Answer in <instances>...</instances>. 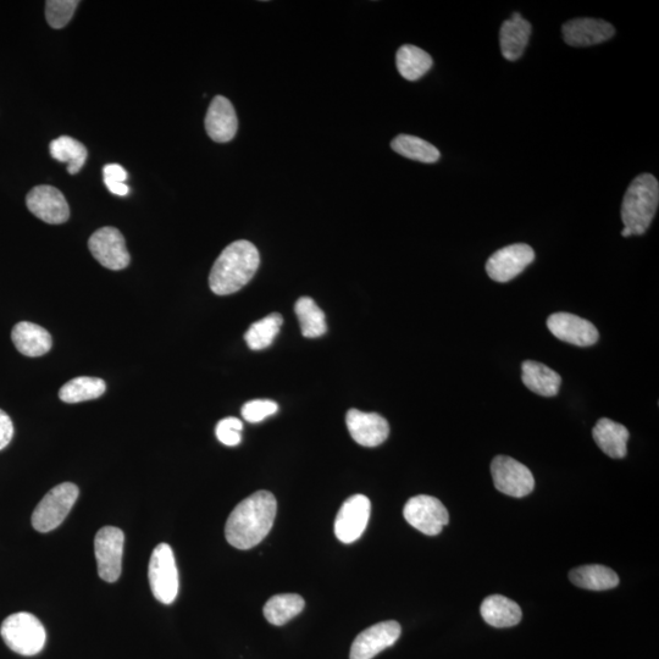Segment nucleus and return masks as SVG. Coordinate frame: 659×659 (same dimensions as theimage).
I'll return each instance as SVG.
<instances>
[{
	"label": "nucleus",
	"instance_id": "nucleus-1",
	"mask_svg": "<svg viewBox=\"0 0 659 659\" xmlns=\"http://www.w3.org/2000/svg\"><path fill=\"white\" fill-rule=\"evenodd\" d=\"M278 502L269 491H258L232 511L225 526L227 542L237 550H251L273 529Z\"/></svg>",
	"mask_w": 659,
	"mask_h": 659
},
{
	"label": "nucleus",
	"instance_id": "nucleus-2",
	"mask_svg": "<svg viewBox=\"0 0 659 659\" xmlns=\"http://www.w3.org/2000/svg\"><path fill=\"white\" fill-rule=\"evenodd\" d=\"M259 264V252L252 242L240 240L231 243L210 271V290L218 296L232 295L242 290L256 275Z\"/></svg>",
	"mask_w": 659,
	"mask_h": 659
},
{
	"label": "nucleus",
	"instance_id": "nucleus-3",
	"mask_svg": "<svg viewBox=\"0 0 659 659\" xmlns=\"http://www.w3.org/2000/svg\"><path fill=\"white\" fill-rule=\"evenodd\" d=\"M659 184L655 176L641 174L631 182L622 204V221L631 235H644L657 213Z\"/></svg>",
	"mask_w": 659,
	"mask_h": 659
},
{
	"label": "nucleus",
	"instance_id": "nucleus-4",
	"mask_svg": "<svg viewBox=\"0 0 659 659\" xmlns=\"http://www.w3.org/2000/svg\"><path fill=\"white\" fill-rule=\"evenodd\" d=\"M0 635L11 651L27 657L38 655L47 641L41 620L27 612L14 613L5 619Z\"/></svg>",
	"mask_w": 659,
	"mask_h": 659
},
{
	"label": "nucleus",
	"instance_id": "nucleus-5",
	"mask_svg": "<svg viewBox=\"0 0 659 659\" xmlns=\"http://www.w3.org/2000/svg\"><path fill=\"white\" fill-rule=\"evenodd\" d=\"M80 490L75 484L64 483L53 487L32 514V525L38 533H49L64 522L73 509Z\"/></svg>",
	"mask_w": 659,
	"mask_h": 659
},
{
	"label": "nucleus",
	"instance_id": "nucleus-6",
	"mask_svg": "<svg viewBox=\"0 0 659 659\" xmlns=\"http://www.w3.org/2000/svg\"><path fill=\"white\" fill-rule=\"evenodd\" d=\"M149 584L153 595L164 605H171L179 595V570H177L173 548L159 544L154 548L149 561Z\"/></svg>",
	"mask_w": 659,
	"mask_h": 659
},
{
	"label": "nucleus",
	"instance_id": "nucleus-7",
	"mask_svg": "<svg viewBox=\"0 0 659 659\" xmlns=\"http://www.w3.org/2000/svg\"><path fill=\"white\" fill-rule=\"evenodd\" d=\"M125 535L115 526H104L94 539L98 574L107 583H115L123 569Z\"/></svg>",
	"mask_w": 659,
	"mask_h": 659
},
{
	"label": "nucleus",
	"instance_id": "nucleus-8",
	"mask_svg": "<svg viewBox=\"0 0 659 659\" xmlns=\"http://www.w3.org/2000/svg\"><path fill=\"white\" fill-rule=\"evenodd\" d=\"M404 519L414 529L428 536L439 535L450 522V515L440 500L428 495L414 496L403 509Z\"/></svg>",
	"mask_w": 659,
	"mask_h": 659
},
{
	"label": "nucleus",
	"instance_id": "nucleus-9",
	"mask_svg": "<svg viewBox=\"0 0 659 659\" xmlns=\"http://www.w3.org/2000/svg\"><path fill=\"white\" fill-rule=\"evenodd\" d=\"M495 487L502 494L522 498L534 491L533 473L524 464L507 456H497L491 463Z\"/></svg>",
	"mask_w": 659,
	"mask_h": 659
},
{
	"label": "nucleus",
	"instance_id": "nucleus-10",
	"mask_svg": "<svg viewBox=\"0 0 659 659\" xmlns=\"http://www.w3.org/2000/svg\"><path fill=\"white\" fill-rule=\"evenodd\" d=\"M88 248L104 268L123 270L129 267L131 257L123 234L115 227H102L91 236Z\"/></svg>",
	"mask_w": 659,
	"mask_h": 659
},
{
	"label": "nucleus",
	"instance_id": "nucleus-11",
	"mask_svg": "<svg viewBox=\"0 0 659 659\" xmlns=\"http://www.w3.org/2000/svg\"><path fill=\"white\" fill-rule=\"evenodd\" d=\"M371 512V503L367 496L348 497L340 508L335 520V535L342 544H353L361 539L367 529Z\"/></svg>",
	"mask_w": 659,
	"mask_h": 659
},
{
	"label": "nucleus",
	"instance_id": "nucleus-12",
	"mask_svg": "<svg viewBox=\"0 0 659 659\" xmlns=\"http://www.w3.org/2000/svg\"><path fill=\"white\" fill-rule=\"evenodd\" d=\"M534 249L525 243L498 249L487 260L486 273L496 282H508L517 278L534 262Z\"/></svg>",
	"mask_w": 659,
	"mask_h": 659
},
{
	"label": "nucleus",
	"instance_id": "nucleus-13",
	"mask_svg": "<svg viewBox=\"0 0 659 659\" xmlns=\"http://www.w3.org/2000/svg\"><path fill=\"white\" fill-rule=\"evenodd\" d=\"M27 208L44 223L59 225L70 218V208L62 192L53 186L32 188L26 198Z\"/></svg>",
	"mask_w": 659,
	"mask_h": 659
},
{
	"label": "nucleus",
	"instance_id": "nucleus-14",
	"mask_svg": "<svg viewBox=\"0 0 659 659\" xmlns=\"http://www.w3.org/2000/svg\"><path fill=\"white\" fill-rule=\"evenodd\" d=\"M402 633L401 625L387 620L362 631L353 641L350 659H373L396 644Z\"/></svg>",
	"mask_w": 659,
	"mask_h": 659
},
{
	"label": "nucleus",
	"instance_id": "nucleus-15",
	"mask_svg": "<svg viewBox=\"0 0 659 659\" xmlns=\"http://www.w3.org/2000/svg\"><path fill=\"white\" fill-rule=\"evenodd\" d=\"M547 328L558 340L578 347H589L598 341L596 326L589 320L569 313L552 314L547 319Z\"/></svg>",
	"mask_w": 659,
	"mask_h": 659
},
{
	"label": "nucleus",
	"instance_id": "nucleus-16",
	"mask_svg": "<svg viewBox=\"0 0 659 659\" xmlns=\"http://www.w3.org/2000/svg\"><path fill=\"white\" fill-rule=\"evenodd\" d=\"M346 423L353 440L363 447H378L390 435L389 423L378 413L351 409L347 413Z\"/></svg>",
	"mask_w": 659,
	"mask_h": 659
},
{
	"label": "nucleus",
	"instance_id": "nucleus-17",
	"mask_svg": "<svg viewBox=\"0 0 659 659\" xmlns=\"http://www.w3.org/2000/svg\"><path fill=\"white\" fill-rule=\"evenodd\" d=\"M562 33L570 47H590L611 40L616 29L605 20L581 18L566 22Z\"/></svg>",
	"mask_w": 659,
	"mask_h": 659
},
{
	"label": "nucleus",
	"instance_id": "nucleus-18",
	"mask_svg": "<svg viewBox=\"0 0 659 659\" xmlns=\"http://www.w3.org/2000/svg\"><path fill=\"white\" fill-rule=\"evenodd\" d=\"M206 130L214 142L226 143L234 140L238 130V119L234 105L229 99L217 96L210 103L206 116Z\"/></svg>",
	"mask_w": 659,
	"mask_h": 659
},
{
	"label": "nucleus",
	"instance_id": "nucleus-19",
	"mask_svg": "<svg viewBox=\"0 0 659 659\" xmlns=\"http://www.w3.org/2000/svg\"><path fill=\"white\" fill-rule=\"evenodd\" d=\"M16 350L26 357H41L51 351L53 340L51 334L42 326L22 321L11 332Z\"/></svg>",
	"mask_w": 659,
	"mask_h": 659
},
{
	"label": "nucleus",
	"instance_id": "nucleus-20",
	"mask_svg": "<svg viewBox=\"0 0 659 659\" xmlns=\"http://www.w3.org/2000/svg\"><path fill=\"white\" fill-rule=\"evenodd\" d=\"M531 25L529 21L522 18V15L514 13L512 18L503 22L500 31V44L503 57L509 62H517L522 58L526 46H528L531 35Z\"/></svg>",
	"mask_w": 659,
	"mask_h": 659
},
{
	"label": "nucleus",
	"instance_id": "nucleus-21",
	"mask_svg": "<svg viewBox=\"0 0 659 659\" xmlns=\"http://www.w3.org/2000/svg\"><path fill=\"white\" fill-rule=\"evenodd\" d=\"M592 436H594L596 445L608 457L622 459L627 456L629 431L624 425L613 422L611 419L602 418L598 420L592 430Z\"/></svg>",
	"mask_w": 659,
	"mask_h": 659
},
{
	"label": "nucleus",
	"instance_id": "nucleus-22",
	"mask_svg": "<svg viewBox=\"0 0 659 659\" xmlns=\"http://www.w3.org/2000/svg\"><path fill=\"white\" fill-rule=\"evenodd\" d=\"M485 622L494 628H511L522 620V609L509 598L492 595L485 598L480 608Z\"/></svg>",
	"mask_w": 659,
	"mask_h": 659
},
{
	"label": "nucleus",
	"instance_id": "nucleus-23",
	"mask_svg": "<svg viewBox=\"0 0 659 659\" xmlns=\"http://www.w3.org/2000/svg\"><path fill=\"white\" fill-rule=\"evenodd\" d=\"M522 380L530 391L542 397H555L561 387L562 379L555 370L534 361L522 365Z\"/></svg>",
	"mask_w": 659,
	"mask_h": 659
},
{
	"label": "nucleus",
	"instance_id": "nucleus-24",
	"mask_svg": "<svg viewBox=\"0 0 659 659\" xmlns=\"http://www.w3.org/2000/svg\"><path fill=\"white\" fill-rule=\"evenodd\" d=\"M569 579L575 586L592 591L611 590L619 584L617 573L600 564L575 568L569 573Z\"/></svg>",
	"mask_w": 659,
	"mask_h": 659
},
{
	"label": "nucleus",
	"instance_id": "nucleus-25",
	"mask_svg": "<svg viewBox=\"0 0 659 659\" xmlns=\"http://www.w3.org/2000/svg\"><path fill=\"white\" fill-rule=\"evenodd\" d=\"M433 64V58L422 48L412 46V44H404L398 49L396 65L398 73L401 74L403 79L408 81L422 79L433 68Z\"/></svg>",
	"mask_w": 659,
	"mask_h": 659
},
{
	"label": "nucleus",
	"instance_id": "nucleus-26",
	"mask_svg": "<svg viewBox=\"0 0 659 659\" xmlns=\"http://www.w3.org/2000/svg\"><path fill=\"white\" fill-rule=\"evenodd\" d=\"M306 606L303 597L297 594L275 595L265 603L263 612L265 619L275 627L289 623L291 619L301 614Z\"/></svg>",
	"mask_w": 659,
	"mask_h": 659
},
{
	"label": "nucleus",
	"instance_id": "nucleus-27",
	"mask_svg": "<svg viewBox=\"0 0 659 659\" xmlns=\"http://www.w3.org/2000/svg\"><path fill=\"white\" fill-rule=\"evenodd\" d=\"M295 312L301 324L302 334L307 339H317L328 331L325 313L313 298L301 297L296 302Z\"/></svg>",
	"mask_w": 659,
	"mask_h": 659
},
{
	"label": "nucleus",
	"instance_id": "nucleus-28",
	"mask_svg": "<svg viewBox=\"0 0 659 659\" xmlns=\"http://www.w3.org/2000/svg\"><path fill=\"white\" fill-rule=\"evenodd\" d=\"M391 148L404 158L415 160V162L434 164L441 157L439 149L422 138L411 135H400L391 142Z\"/></svg>",
	"mask_w": 659,
	"mask_h": 659
},
{
	"label": "nucleus",
	"instance_id": "nucleus-29",
	"mask_svg": "<svg viewBox=\"0 0 659 659\" xmlns=\"http://www.w3.org/2000/svg\"><path fill=\"white\" fill-rule=\"evenodd\" d=\"M107 390L102 379L80 376L65 384L59 391V398L65 403H80L101 397Z\"/></svg>",
	"mask_w": 659,
	"mask_h": 659
},
{
	"label": "nucleus",
	"instance_id": "nucleus-30",
	"mask_svg": "<svg viewBox=\"0 0 659 659\" xmlns=\"http://www.w3.org/2000/svg\"><path fill=\"white\" fill-rule=\"evenodd\" d=\"M282 324H284L282 315L273 313L249 326L245 335L248 347L253 351H262L273 345Z\"/></svg>",
	"mask_w": 659,
	"mask_h": 659
},
{
	"label": "nucleus",
	"instance_id": "nucleus-31",
	"mask_svg": "<svg viewBox=\"0 0 659 659\" xmlns=\"http://www.w3.org/2000/svg\"><path fill=\"white\" fill-rule=\"evenodd\" d=\"M51 155L60 163L68 164L69 174L75 175L83 168L87 159V149L73 137L62 136L51 143Z\"/></svg>",
	"mask_w": 659,
	"mask_h": 659
},
{
	"label": "nucleus",
	"instance_id": "nucleus-32",
	"mask_svg": "<svg viewBox=\"0 0 659 659\" xmlns=\"http://www.w3.org/2000/svg\"><path fill=\"white\" fill-rule=\"evenodd\" d=\"M77 0H48L46 3V18L53 29H63L73 19Z\"/></svg>",
	"mask_w": 659,
	"mask_h": 659
},
{
	"label": "nucleus",
	"instance_id": "nucleus-33",
	"mask_svg": "<svg viewBox=\"0 0 659 659\" xmlns=\"http://www.w3.org/2000/svg\"><path fill=\"white\" fill-rule=\"evenodd\" d=\"M278 411V403L270 400H254L247 402L241 409L243 419H245L246 422L253 424L263 422V420L278 413Z\"/></svg>",
	"mask_w": 659,
	"mask_h": 659
},
{
	"label": "nucleus",
	"instance_id": "nucleus-34",
	"mask_svg": "<svg viewBox=\"0 0 659 659\" xmlns=\"http://www.w3.org/2000/svg\"><path fill=\"white\" fill-rule=\"evenodd\" d=\"M103 175L104 184L113 195L124 197L129 193L130 188L125 184L127 173L123 166L119 164L105 165Z\"/></svg>",
	"mask_w": 659,
	"mask_h": 659
},
{
	"label": "nucleus",
	"instance_id": "nucleus-35",
	"mask_svg": "<svg viewBox=\"0 0 659 659\" xmlns=\"http://www.w3.org/2000/svg\"><path fill=\"white\" fill-rule=\"evenodd\" d=\"M243 423L240 419L229 417L220 422L215 429V434H217L218 440L223 443L225 446L235 447L240 445L242 441Z\"/></svg>",
	"mask_w": 659,
	"mask_h": 659
},
{
	"label": "nucleus",
	"instance_id": "nucleus-36",
	"mask_svg": "<svg viewBox=\"0 0 659 659\" xmlns=\"http://www.w3.org/2000/svg\"><path fill=\"white\" fill-rule=\"evenodd\" d=\"M14 436V424L7 413L0 409V451L9 445Z\"/></svg>",
	"mask_w": 659,
	"mask_h": 659
}]
</instances>
